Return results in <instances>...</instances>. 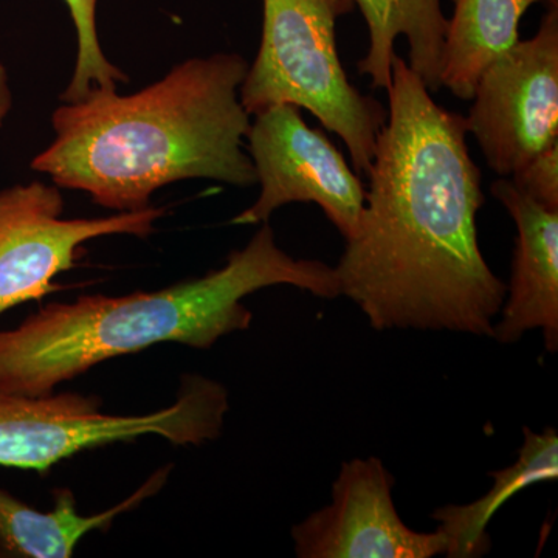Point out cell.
<instances>
[{
  "label": "cell",
  "instance_id": "52a82bcc",
  "mask_svg": "<svg viewBox=\"0 0 558 558\" xmlns=\"http://www.w3.org/2000/svg\"><path fill=\"white\" fill-rule=\"evenodd\" d=\"M247 138L260 194L231 223L267 222L278 208L304 202L317 204L344 241L357 233L365 186L343 154L322 132L307 126L300 108L277 105L263 110L250 124Z\"/></svg>",
  "mask_w": 558,
  "mask_h": 558
},
{
  "label": "cell",
  "instance_id": "9a60e30c",
  "mask_svg": "<svg viewBox=\"0 0 558 558\" xmlns=\"http://www.w3.org/2000/svg\"><path fill=\"white\" fill-rule=\"evenodd\" d=\"M75 22L78 35V58L75 73L62 95L65 102H78L94 87L117 89V83L126 81L123 72L106 60L97 35V2L98 0H64Z\"/></svg>",
  "mask_w": 558,
  "mask_h": 558
},
{
  "label": "cell",
  "instance_id": "ac0fdd59",
  "mask_svg": "<svg viewBox=\"0 0 558 558\" xmlns=\"http://www.w3.org/2000/svg\"><path fill=\"white\" fill-rule=\"evenodd\" d=\"M546 5H558V0H546Z\"/></svg>",
  "mask_w": 558,
  "mask_h": 558
},
{
  "label": "cell",
  "instance_id": "ba28073f",
  "mask_svg": "<svg viewBox=\"0 0 558 558\" xmlns=\"http://www.w3.org/2000/svg\"><path fill=\"white\" fill-rule=\"evenodd\" d=\"M57 186L33 182L0 191V315L58 286L53 278L75 266L84 242L110 234L146 238L165 208L121 211L109 218L61 219Z\"/></svg>",
  "mask_w": 558,
  "mask_h": 558
},
{
  "label": "cell",
  "instance_id": "5bb4252c",
  "mask_svg": "<svg viewBox=\"0 0 558 558\" xmlns=\"http://www.w3.org/2000/svg\"><path fill=\"white\" fill-rule=\"evenodd\" d=\"M546 0H453L444 57L442 87L470 101L481 73L520 40V21Z\"/></svg>",
  "mask_w": 558,
  "mask_h": 558
},
{
  "label": "cell",
  "instance_id": "5b68a950",
  "mask_svg": "<svg viewBox=\"0 0 558 558\" xmlns=\"http://www.w3.org/2000/svg\"><path fill=\"white\" fill-rule=\"evenodd\" d=\"M229 391L202 376L182 380L170 407L148 414H109L89 396H22L0 389V465L49 472L62 459L109 444L159 436L175 446L218 439Z\"/></svg>",
  "mask_w": 558,
  "mask_h": 558
},
{
  "label": "cell",
  "instance_id": "7c38bea8",
  "mask_svg": "<svg viewBox=\"0 0 558 558\" xmlns=\"http://www.w3.org/2000/svg\"><path fill=\"white\" fill-rule=\"evenodd\" d=\"M362 11L369 32V49L359 61L374 89L387 90L392 80V58L399 36L410 46V68L421 76L429 94L442 87L444 57L449 20L440 0H352Z\"/></svg>",
  "mask_w": 558,
  "mask_h": 558
},
{
  "label": "cell",
  "instance_id": "6da1fadb",
  "mask_svg": "<svg viewBox=\"0 0 558 558\" xmlns=\"http://www.w3.org/2000/svg\"><path fill=\"white\" fill-rule=\"evenodd\" d=\"M387 92L357 233L333 267L340 295L376 330L492 337L508 284L481 253L484 194L465 117L433 100L398 53Z\"/></svg>",
  "mask_w": 558,
  "mask_h": 558
},
{
  "label": "cell",
  "instance_id": "2e32d148",
  "mask_svg": "<svg viewBox=\"0 0 558 558\" xmlns=\"http://www.w3.org/2000/svg\"><path fill=\"white\" fill-rule=\"evenodd\" d=\"M513 185L543 208L558 211V142L512 175Z\"/></svg>",
  "mask_w": 558,
  "mask_h": 558
},
{
  "label": "cell",
  "instance_id": "9c48e42d",
  "mask_svg": "<svg viewBox=\"0 0 558 558\" xmlns=\"http://www.w3.org/2000/svg\"><path fill=\"white\" fill-rule=\"evenodd\" d=\"M396 478L379 458L343 462L332 501L292 527L300 558H432L444 556L439 531L403 523L392 499Z\"/></svg>",
  "mask_w": 558,
  "mask_h": 558
},
{
  "label": "cell",
  "instance_id": "e0dca14e",
  "mask_svg": "<svg viewBox=\"0 0 558 558\" xmlns=\"http://www.w3.org/2000/svg\"><path fill=\"white\" fill-rule=\"evenodd\" d=\"M11 108V92L9 87V76L7 70L0 64V124L5 119Z\"/></svg>",
  "mask_w": 558,
  "mask_h": 558
},
{
  "label": "cell",
  "instance_id": "8fae6325",
  "mask_svg": "<svg viewBox=\"0 0 558 558\" xmlns=\"http://www.w3.org/2000/svg\"><path fill=\"white\" fill-rule=\"evenodd\" d=\"M170 465L149 476L130 498L105 512L81 515L68 487L53 492L54 509L40 512L0 488V557L70 558L84 535L108 531L123 513L159 494L170 475Z\"/></svg>",
  "mask_w": 558,
  "mask_h": 558
},
{
  "label": "cell",
  "instance_id": "3957f363",
  "mask_svg": "<svg viewBox=\"0 0 558 558\" xmlns=\"http://www.w3.org/2000/svg\"><path fill=\"white\" fill-rule=\"evenodd\" d=\"M293 286L318 299L340 296L336 269L296 259L278 247L264 223L226 266L156 292L84 295L43 307L21 326L0 332V389L47 396L98 363L159 343L208 349L250 328L245 296L270 286Z\"/></svg>",
  "mask_w": 558,
  "mask_h": 558
},
{
  "label": "cell",
  "instance_id": "4fadbf2b",
  "mask_svg": "<svg viewBox=\"0 0 558 558\" xmlns=\"http://www.w3.org/2000/svg\"><path fill=\"white\" fill-rule=\"evenodd\" d=\"M523 446L509 468L488 473L494 484L487 494L469 505H447L433 512L446 539L449 558H478L492 549L487 527L499 509L524 488L558 480V433L554 427L542 433L523 428Z\"/></svg>",
  "mask_w": 558,
  "mask_h": 558
},
{
  "label": "cell",
  "instance_id": "7a4b0ae2",
  "mask_svg": "<svg viewBox=\"0 0 558 558\" xmlns=\"http://www.w3.org/2000/svg\"><path fill=\"white\" fill-rule=\"evenodd\" d=\"M247 70L241 54L216 53L128 97L94 87L54 110L57 138L32 168L120 213L149 207L157 190L178 180L258 183L242 146L252 124L240 100Z\"/></svg>",
  "mask_w": 558,
  "mask_h": 558
},
{
  "label": "cell",
  "instance_id": "30bf717a",
  "mask_svg": "<svg viewBox=\"0 0 558 558\" xmlns=\"http://www.w3.org/2000/svg\"><path fill=\"white\" fill-rule=\"evenodd\" d=\"M492 194L517 226L512 277L492 339L517 343L529 330H542L550 354L558 351V211L543 208L512 180L498 179Z\"/></svg>",
  "mask_w": 558,
  "mask_h": 558
},
{
  "label": "cell",
  "instance_id": "277c9868",
  "mask_svg": "<svg viewBox=\"0 0 558 558\" xmlns=\"http://www.w3.org/2000/svg\"><path fill=\"white\" fill-rule=\"evenodd\" d=\"M258 57L241 84L248 116L277 105L310 110L343 140L355 171L368 174L388 113L349 83L336 44V22L352 0H263Z\"/></svg>",
  "mask_w": 558,
  "mask_h": 558
},
{
  "label": "cell",
  "instance_id": "8992f818",
  "mask_svg": "<svg viewBox=\"0 0 558 558\" xmlns=\"http://www.w3.org/2000/svg\"><path fill=\"white\" fill-rule=\"evenodd\" d=\"M472 100L465 128L499 178L558 142V5H548L534 38L484 69Z\"/></svg>",
  "mask_w": 558,
  "mask_h": 558
}]
</instances>
